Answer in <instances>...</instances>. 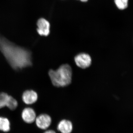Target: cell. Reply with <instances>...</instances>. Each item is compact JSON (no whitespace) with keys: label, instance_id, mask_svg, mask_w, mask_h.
I'll list each match as a JSON object with an SVG mask.
<instances>
[{"label":"cell","instance_id":"6da1fadb","mask_svg":"<svg viewBox=\"0 0 133 133\" xmlns=\"http://www.w3.org/2000/svg\"><path fill=\"white\" fill-rule=\"evenodd\" d=\"M0 51L9 65L16 71L32 66V54L29 50L15 44L0 35Z\"/></svg>","mask_w":133,"mask_h":133},{"label":"cell","instance_id":"7a4b0ae2","mask_svg":"<svg viewBox=\"0 0 133 133\" xmlns=\"http://www.w3.org/2000/svg\"><path fill=\"white\" fill-rule=\"evenodd\" d=\"M48 74L52 85L56 87H65L71 83L72 70L69 64L62 65L56 70H50Z\"/></svg>","mask_w":133,"mask_h":133},{"label":"cell","instance_id":"3957f363","mask_svg":"<svg viewBox=\"0 0 133 133\" xmlns=\"http://www.w3.org/2000/svg\"><path fill=\"white\" fill-rule=\"evenodd\" d=\"M74 62L78 67L82 69H86L91 66L92 58L89 54L82 52L76 55L74 57Z\"/></svg>","mask_w":133,"mask_h":133},{"label":"cell","instance_id":"277c9868","mask_svg":"<svg viewBox=\"0 0 133 133\" xmlns=\"http://www.w3.org/2000/svg\"><path fill=\"white\" fill-rule=\"evenodd\" d=\"M35 122L36 125L38 128L45 130L50 126L52 119L49 115L43 114L36 117Z\"/></svg>","mask_w":133,"mask_h":133},{"label":"cell","instance_id":"5b68a950","mask_svg":"<svg viewBox=\"0 0 133 133\" xmlns=\"http://www.w3.org/2000/svg\"><path fill=\"white\" fill-rule=\"evenodd\" d=\"M37 25V31L40 36H47L49 35L50 25L47 20L44 18L38 19Z\"/></svg>","mask_w":133,"mask_h":133},{"label":"cell","instance_id":"8992f818","mask_svg":"<svg viewBox=\"0 0 133 133\" xmlns=\"http://www.w3.org/2000/svg\"><path fill=\"white\" fill-rule=\"evenodd\" d=\"M37 93L33 90H27L23 93L22 99L23 102L27 105L33 104L38 99Z\"/></svg>","mask_w":133,"mask_h":133},{"label":"cell","instance_id":"52a82bcc","mask_svg":"<svg viewBox=\"0 0 133 133\" xmlns=\"http://www.w3.org/2000/svg\"><path fill=\"white\" fill-rule=\"evenodd\" d=\"M22 118L26 123L31 124L35 121L36 115L33 108L27 107L24 108L22 111Z\"/></svg>","mask_w":133,"mask_h":133},{"label":"cell","instance_id":"ba28073f","mask_svg":"<svg viewBox=\"0 0 133 133\" xmlns=\"http://www.w3.org/2000/svg\"><path fill=\"white\" fill-rule=\"evenodd\" d=\"M73 128L71 122L66 119L60 121L57 126V130L61 133H71Z\"/></svg>","mask_w":133,"mask_h":133},{"label":"cell","instance_id":"9c48e42d","mask_svg":"<svg viewBox=\"0 0 133 133\" xmlns=\"http://www.w3.org/2000/svg\"><path fill=\"white\" fill-rule=\"evenodd\" d=\"M10 129V124L9 120L7 118L0 117V130L7 132Z\"/></svg>","mask_w":133,"mask_h":133},{"label":"cell","instance_id":"30bf717a","mask_svg":"<svg viewBox=\"0 0 133 133\" xmlns=\"http://www.w3.org/2000/svg\"><path fill=\"white\" fill-rule=\"evenodd\" d=\"M18 104L17 101L12 96L9 95L6 107L10 110H14L17 108Z\"/></svg>","mask_w":133,"mask_h":133},{"label":"cell","instance_id":"8fae6325","mask_svg":"<svg viewBox=\"0 0 133 133\" xmlns=\"http://www.w3.org/2000/svg\"><path fill=\"white\" fill-rule=\"evenodd\" d=\"M9 96L6 93L0 92V109L6 107Z\"/></svg>","mask_w":133,"mask_h":133},{"label":"cell","instance_id":"7c38bea8","mask_svg":"<svg viewBox=\"0 0 133 133\" xmlns=\"http://www.w3.org/2000/svg\"><path fill=\"white\" fill-rule=\"evenodd\" d=\"M117 7L120 10H124L128 6V0H114Z\"/></svg>","mask_w":133,"mask_h":133},{"label":"cell","instance_id":"4fadbf2b","mask_svg":"<svg viewBox=\"0 0 133 133\" xmlns=\"http://www.w3.org/2000/svg\"><path fill=\"white\" fill-rule=\"evenodd\" d=\"M44 133H56L55 131L52 130H49L45 131Z\"/></svg>","mask_w":133,"mask_h":133},{"label":"cell","instance_id":"5bb4252c","mask_svg":"<svg viewBox=\"0 0 133 133\" xmlns=\"http://www.w3.org/2000/svg\"><path fill=\"white\" fill-rule=\"evenodd\" d=\"M79 1H81L82 2H86L88 0H79Z\"/></svg>","mask_w":133,"mask_h":133}]
</instances>
